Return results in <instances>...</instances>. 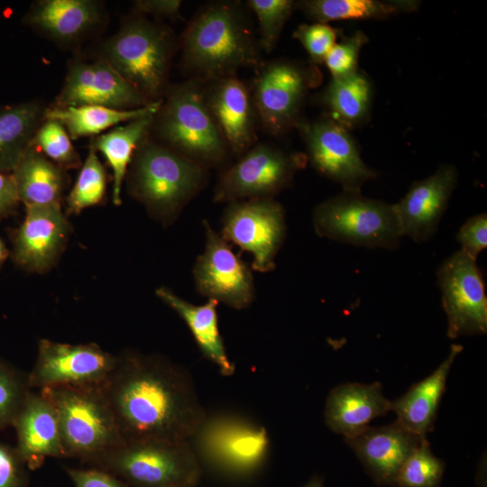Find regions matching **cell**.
<instances>
[{
  "label": "cell",
  "mask_w": 487,
  "mask_h": 487,
  "mask_svg": "<svg viewBox=\"0 0 487 487\" xmlns=\"http://www.w3.org/2000/svg\"><path fill=\"white\" fill-rule=\"evenodd\" d=\"M293 36L305 48L311 60L316 63L324 60L336 43L337 32L327 23H314L300 24Z\"/></svg>",
  "instance_id": "39"
},
{
  "label": "cell",
  "mask_w": 487,
  "mask_h": 487,
  "mask_svg": "<svg viewBox=\"0 0 487 487\" xmlns=\"http://www.w3.org/2000/svg\"><path fill=\"white\" fill-rule=\"evenodd\" d=\"M151 104L105 60H87L78 55L69 60L62 87L51 106L132 110Z\"/></svg>",
  "instance_id": "17"
},
{
  "label": "cell",
  "mask_w": 487,
  "mask_h": 487,
  "mask_svg": "<svg viewBox=\"0 0 487 487\" xmlns=\"http://www.w3.org/2000/svg\"><path fill=\"white\" fill-rule=\"evenodd\" d=\"M445 463L431 451L427 438L407 457L394 480V487H439Z\"/></svg>",
  "instance_id": "34"
},
{
  "label": "cell",
  "mask_w": 487,
  "mask_h": 487,
  "mask_svg": "<svg viewBox=\"0 0 487 487\" xmlns=\"http://www.w3.org/2000/svg\"><path fill=\"white\" fill-rule=\"evenodd\" d=\"M30 391L27 375L0 358V430L12 426Z\"/></svg>",
  "instance_id": "37"
},
{
  "label": "cell",
  "mask_w": 487,
  "mask_h": 487,
  "mask_svg": "<svg viewBox=\"0 0 487 487\" xmlns=\"http://www.w3.org/2000/svg\"><path fill=\"white\" fill-rule=\"evenodd\" d=\"M436 275L447 317L446 335L455 339L485 334L487 298L476 260L457 251L444 261Z\"/></svg>",
  "instance_id": "14"
},
{
  "label": "cell",
  "mask_w": 487,
  "mask_h": 487,
  "mask_svg": "<svg viewBox=\"0 0 487 487\" xmlns=\"http://www.w3.org/2000/svg\"><path fill=\"white\" fill-rule=\"evenodd\" d=\"M61 206L28 207L12 235L13 258L30 272L50 271L69 242L72 227Z\"/></svg>",
  "instance_id": "18"
},
{
  "label": "cell",
  "mask_w": 487,
  "mask_h": 487,
  "mask_svg": "<svg viewBox=\"0 0 487 487\" xmlns=\"http://www.w3.org/2000/svg\"><path fill=\"white\" fill-rule=\"evenodd\" d=\"M154 114L116 125L92 137L89 148L100 152L112 170V200L115 206L122 203V188L133 156L152 126Z\"/></svg>",
  "instance_id": "28"
},
{
  "label": "cell",
  "mask_w": 487,
  "mask_h": 487,
  "mask_svg": "<svg viewBox=\"0 0 487 487\" xmlns=\"http://www.w3.org/2000/svg\"><path fill=\"white\" fill-rule=\"evenodd\" d=\"M181 47L186 68L209 81L261 64L259 41L234 3H213L198 12L183 33Z\"/></svg>",
  "instance_id": "2"
},
{
  "label": "cell",
  "mask_w": 487,
  "mask_h": 487,
  "mask_svg": "<svg viewBox=\"0 0 487 487\" xmlns=\"http://www.w3.org/2000/svg\"><path fill=\"white\" fill-rule=\"evenodd\" d=\"M125 180L130 195L149 215L169 225L204 188L207 169L148 135L137 147Z\"/></svg>",
  "instance_id": "3"
},
{
  "label": "cell",
  "mask_w": 487,
  "mask_h": 487,
  "mask_svg": "<svg viewBox=\"0 0 487 487\" xmlns=\"http://www.w3.org/2000/svg\"><path fill=\"white\" fill-rule=\"evenodd\" d=\"M161 100L132 110H119L102 106L64 107L50 106L45 109L44 119L60 123L71 140L87 136L95 137L116 125L156 113Z\"/></svg>",
  "instance_id": "30"
},
{
  "label": "cell",
  "mask_w": 487,
  "mask_h": 487,
  "mask_svg": "<svg viewBox=\"0 0 487 487\" xmlns=\"http://www.w3.org/2000/svg\"><path fill=\"white\" fill-rule=\"evenodd\" d=\"M391 403L378 381L341 384L326 399V424L345 438L353 437L367 428L372 420L391 411Z\"/></svg>",
  "instance_id": "24"
},
{
  "label": "cell",
  "mask_w": 487,
  "mask_h": 487,
  "mask_svg": "<svg viewBox=\"0 0 487 487\" xmlns=\"http://www.w3.org/2000/svg\"><path fill=\"white\" fill-rule=\"evenodd\" d=\"M283 207L274 198L229 203L222 217L220 235L253 255L252 268L269 272L286 237Z\"/></svg>",
  "instance_id": "11"
},
{
  "label": "cell",
  "mask_w": 487,
  "mask_h": 487,
  "mask_svg": "<svg viewBox=\"0 0 487 487\" xmlns=\"http://www.w3.org/2000/svg\"><path fill=\"white\" fill-rule=\"evenodd\" d=\"M457 178L455 166L442 165L433 175L413 183L406 195L391 205L401 236L423 243L435 234Z\"/></svg>",
  "instance_id": "19"
},
{
  "label": "cell",
  "mask_w": 487,
  "mask_h": 487,
  "mask_svg": "<svg viewBox=\"0 0 487 487\" xmlns=\"http://www.w3.org/2000/svg\"><path fill=\"white\" fill-rule=\"evenodd\" d=\"M317 78L310 69L286 60L260 67L252 100L257 119L269 133L278 135L297 124L303 101Z\"/></svg>",
  "instance_id": "12"
},
{
  "label": "cell",
  "mask_w": 487,
  "mask_h": 487,
  "mask_svg": "<svg viewBox=\"0 0 487 487\" xmlns=\"http://www.w3.org/2000/svg\"><path fill=\"white\" fill-rule=\"evenodd\" d=\"M28 469L15 446L0 442V487H27Z\"/></svg>",
  "instance_id": "41"
},
{
  "label": "cell",
  "mask_w": 487,
  "mask_h": 487,
  "mask_svg": "<svg viewBox=\"0 0 487 487\" xmlns=\"http://www.w3.org/2000/svg\"><path fill=\"white\" fill-rule=\"evenodd\" d=\"M12 175L20 202L25 207L61 206L63 193L69 184L67 171L31 145Z\"/></svg>",
  "instance_id": "26"
},
{
  "label": "cell",
  "mask_w": 487,
  "mask_h": 487,
  "mask_svg": "<svg viewBox=\"0 0 487 487\" xmlns=\"http://www.w3.org/2000/svg\"><path fill=\"white\" fill-rule=\"evenodd\" d=\"M247 5L255 14L259 23V44L261 50L271 51L282 29L297 7L292 0H249Z\"/></svg>",
  "instance_id": "36"
},
{
  "label": "cell",
  "mask_w": 487,
  "mask_h": 487,
  "mask_svg": "<svg viewBox=\"0 0 487 487\" xmlns=\"http://www.w3.org/2000/svg\"><path fill=\"white\" fill-rule=\"evenodd\" d=\"M155 293L185 321L203 354L218 366L223 375H232L234 366L226 354L218 328V302L208 299L203 305H194L166 287L158 288Z\"/></svg>",
  "instance_id": "27"
},
{
  "label": "cell",
  "mask_w": 487,
  "mask_h": 487,
  "mask_svg": "<svg viewBox=\"0 0 487 487\" xmlns=\"http://www.w3.org/2000/svg\"><path fill=\"white\" fill-rule=\"evenodd\" d=\"M312 166L325 177L339 183L344 191L360 193L362 186L376 178L363 161L358 148L339 123L330 119L298 122Z\"/></svg>",
  "instance_id": "16"
},
{
  "label": "cell",
  "mask_w": 487,
  "mask_h": 487,
  "mask_svg": "<svg viewBox=\"0 0 487 487\" xmlns=\"http://www.w3.org/2000/svg\"><path fill=\"white\" fill-rule=\"evenodd\" d=\"M12 426L15 448L29 469L40 467L47 457H64L57 412L41 391H29Z\"/></svg>",
  "instance_id": "23"
},
{
  "label": "cell",
  "mask_w": 487,
  "mask_h": 487,
  "mask_svg": "<svg viewBox=\"0 0 487 487\" xmlns=\"http://www.w3.org/2000/svg\"><path fill=\"white\" fill-rule=\"evenodd\" d=\"M116 363V355L98 345L41 339L35 363L27 374L31 390L57 386H99Z\"/></svg>",
  "instance_id": "13"
},
{
  "label": "cell",
  "mask_w": 487,
  "mask_h": 487,
  "mask_svg": "<svg viewBox=\"0 0 487 487\" xmlns=\"http://www.w3.org/2000/svg\"><path fill=\"white\" fill-rule=\"evenodd\" d=\"M463 346L452 345L445 361L427 378L412 385L401 397L391 401L396 421L409 432L426 436L434 429L437 409L446 391V379Z\"/></svg>",
  "instance_id": "25"
},
{
  "label": "cell",
  "mask_w": 487,
  "mask_h": 487,
  "mask_svg": "<svg viewBox=\"0 0 487 487\" xmlns=\"http://www.w3.org/2000/svg\"><path fill=\"white\" fill-rule=\"evenodd\" d=\"M20 203L12 173L0 172V219L14 213Z\"/></svg>",
  "instance_id": "44"
},
{
  "label": "cell",
  "mask_w": 487,
  "mask_h": 487,
  "mask_svg": "<svg viewBox=\"0 0 487 487\" xmlns=\"http://www.w3.org/2000/svg\"><path fill=\"white\" fill-rule=\"evenodd\" d=\"M134 10L141 14L157 17L177 18L179 15V0H138L133 2Z\"/></svg>",
  "instance_id": "43"
},
{
  "label": "cell",
  "mask_w": 487,
  "mask_h": 487,
  "mask_svg": "<svg viewBox=\"0 0 487 487\" xmlns=\"http://www.w3.org/2000/svg\"><path fill=\"white\" fill-rule=\"evenodd\" d=\"M173 51L171 31L138 15L125 20L100 44L97 57L154 103L161 101L168 89Z\"/></svg>",
  "instance_id": "4"
},
{
  "label": "cell",
  "mask_w": 487,
  "mask_h": 487,
  "mask_svg": "<svg viewBox=\"0 0 487 487\" xmlns=\"http://www.w3.org/2000/svg\"><path fill=\"white\" fill-rule=\"evenodd\" d=\"M99 387L124 442L189 440L206 418L188 374L161 355L120 353Z\"/></svg>",
  "instance_id": "1"
},
{
  "label": "cell",
  "mask_w": 487,
  "mask_h": 487,
  "mask_svg": "<svg viewBox=\"0 0 487 487\" xmlns=\"http://www.w3.org/2000/svg\"><path fill=\"white\" fill-rule=\"evenodd\" d=\"M367 41L363 32H356L332 47L324 60L332 78L347 76L357 70L360 51Z\"/></svg>",
  "instance_id": "38"
},
{
  "label": "cell",
  "mask_w": 487,
  "mask_h": 487,
  "mask_svg": "<svg viewBox=\"0 0 487 487\" xmlns=\"http://www.w3.org/2000/svg\"><path fill=\"white\" fill-rule=\"evenodd\" d=\"M152 126L159 142L206 169L220 166L228 146L195 81L168 87Z\"/></svg>",
  "instance_id": "5"
},
{
  "label": "cell",
  "mask_w": 487,
  "mask_h": 487,
  "mask_svg": "<svg viewBox=\"0 0 487 487\" xmlns=\"http://www.w3.org/2000/svg\"><path fill=\"white\" fill-rule=\"evenodd\" d=\"M424 438L427 437L409 432L395 421L382 427H368L345 439L377 484L392 486L401 465Z\"/></svg>",
  "instance_id": "22"
},
{
  "label": "cell",
  "mask_w": 487,
  "mask_h": 487,
  "mask_svg": "<svg viewBox=\"0 0 487 487\" xmlns=\"http://www.w3.org/2000/svg\"><path fill=\"white\" fill-rule=\"evenodd\" d=\"M204 91L210 114L222 133L228 149L243 154L253 147L257 119L252 96L235 76L211 81Z\"/></svg>",
  "instance_id": "21"
},
{
  "label": "cell",
  "mask_w": 487,
  "mask_h": 487,
  "mask_svg": "<svg viewBox=\"0 0 487 487\" xmlns=\"http://www.w3.org/2000/svg\"><path fill=\"white\" fill-rule=\"evenodd\" d=\"M198 484L196 483H184V484H175V485H169V486H163V487H197Z\"/></svg>",
  "instance_id": "47"
},
{
  "label": "cell",
  "mask_w": 487,
  "mask_h": 487,
  "mask_svg": "<svg viewBox=\"0 0 487 487\" xmlns=\"http://www.w3.org/2000/svg\"><path fill=\"white\" fill-rule=\"evenodd\" d=\"M39 100L0 105V172L12 173L44 119Z\"/></svg>",
  "instance_id": "29"
},
{
  "label": "cell",
  "mask_w": 487,
  "mask_h": 487,
  "mask_svg": "<svg viewBox=\"0 0 487 487\" xmlns=\"http://www.w3.org/2000/svg\"><path fill=\"white\" fill-rule=\"evenodd\" d=\"M8 254H9L8 249L6 248L5 243L3 242V240L0 237V270H1V267L3 266L4 262L7 259Z\"/></svg>",
  "instance_id": "45"
},
{
  "label": "cell",
  "mask_w": 487,
  "mask_h": 487,
  "mask_svg": "<svg viewBox=\"0 0 487 487\" xmlns=\"http://www.w3.org/2000/svg\"><path fill=\"white\" fill-rule=\"evenodd\" d=\"M188 441L198 461L232 478H245L256 473L270 446L263 427L231 414L206 416Z\"/></svg>",
  "instance_id": "8"
},
{
  "label": "cell",
  "mask_w": 487,
  "mask_h": 487,
  "mask_svg": "<svg viewBox=\"0 0 487 487\" xmlns=\"http://www.w3.org/2000/svg\"><path fill=\"white\" fill-rule=\"evenodd\" d=\"M317 235L369 248L394 249L401 237L391 205L343 191L318 204L312 216Z\"/></svg>",
  "instance_id": "9"
},
{
  "label": "cell",
  "mask_w": 487,
  "mask_h": 487,
  "mask_svg": "<svg viewBox=\"0 0 487 487\" xmlns=\"http://www.w3.org/2000/svg\"><path fill=\"white\" fill-rule=\"evenodd\" d=\"M306 162L304 154L288 152L268 143L254 145L221 173L213 200L232 203L273 198L292 183L296 172Z\"/></svg>",
  "instance_id": "10"
},
{
  "label": "cell",
  "mask_w": 487,
  "mask_h": 487,
  "mask_svg": "<svg viewBox=\"0 0 487 487\" xmlns=\"http://www.w3.org/2000/svg\"><path fill=\"white\" fill-rule=\"evenodd\" d=\"M105 13L104 5L95 0H39L23 20L53 42L75 47L104 25Z\"/></svg>",
  "instance_id": "20"
},
{
  "label": "cell",
  "mask_w": 487,
  "mask_h": 487,
  "mask_svg": "<svg viewBox=\"0 0 487 487\" xmlns=\"http://www.w3.org/2000/svg\"><path fill=\"white\" fill-rule=\"evenodd\" d=\"M456 240L461 245L460 251L476 260L487 246V215L482 213L467 219L460 227Z\"/></svg>",
  "instance_id": "40"
},
{
  "label": "cell",
  "mask_w": 487,
  "mask_h": 487,
  "mask_svg": "<svg viewBox=\"0 0 487 487\" xmlns=\"http://www.w3.org/2000/svg\"><path fill=\"white\" fill-rule=\"evenodd\" d=\"M304 487H323V481L318 476H314Z\"/></svg>",
  "instance_id": "46"
},
{
  "label": "cell",
  "mask_w": 487,
  "mask_h": 487,
  "mask_svg": "<svg viewBox=\"0 0 487 487\" xmlns=\"http://www.w3.org/2000/svg\"><path fill=\"white\" fill-rule=\"evenodd\" d=\"M87 464L109 472L132 487L198 484L202 473L188 440L124 442Z\"/></svg>",
  "instance_id": "7"
},
{
  "label": "cell",
  "mask_w": 487,
  "mask_h": 487,
  "mask_svg": "<svg viewBox=\"0 0 487 487\" xmlns=\"http://www.w3.org/2000/svg\"><path fill=\"white\" fill-rule=\"evenodd\" d=\"M65 470L75 487H128L121 479L102 469L66 467Z\"/></svg>",
  "instance_id": "42"
},
{
  "label": "cell",
  "mask_w": 487,
  "mask_h": 487,
  "mask_svg": "<svg viewBox=\"0 0 487 487\" xmlns=\"http://www.w3.org/2000/svg\"><path fill=\"white\" fill-rule=\"evenodd\" d=\"M417 1L305 0L297 7L315 23L384 18L417 9Z\"/></svg>",
  "instance_id": "31"
},
{
  "label": "cell",
  "mask_w": 487,
  "mask_h": 487,
  "mask_svg": "<svg viewBox=\"0 0 487 487\" xmlns=\"http://www.w3.org/2000/svg\"><path fill=\"white\" fill-rule=\"evenodd\" d=\"M107 188V175L97 152L89 148L88 153L66 198V215H78L83 210L104 201Z\"/></svg>",
  "instance_id": "33"
},
{
  "label": "cell",
  "mask_w": 487,
  "mask_h": 487,
  "mask_svg": "<svg viewBox=\"0 0 487 487\" xmlns=\"http://www.w3.org/2000/svg\"><path fill=\"white\" fill-rule=\"evenodd\" d=\"M39 391L57 412L64 457L87 464L124 443L99 386H57Z\"/></svg>",
  "instance_id": "6"
},
{
  "label": "cell",
  "mask_w": 487,
  "mask_h": 487,
  "mask_svg": "<svg viewBox=\"0 0 487 487\" xmlns=\"http://www.w3.org/2000/svg\"><path fill=\"white\" fill-rule=\"evenodd\" d=\"M323 102L330 119L345 128L359 124L369 113L372 86L360 71L340 78H332L323 95Z\"/></svg>",
  "instance_id": "32"
},
{
  "label": "cell",
  "mask_w": 487,
  "mask_h": 487,
  "mask_svg": "<svg viewBox=\"0 0 487 487\" xmlns=\"http://www.w3.org/2000/svg\"><path fill=\"white\" fill-rule=\"evenodd\" d=\"M206 234L204 252L193 267L198 292L208 299L243 309L255 298V285L251 268L231 249L210 225L203 221Z\"/></svg>",
  "instance_id": "15"
},
{
  "label": "cell",
  "mask_w": 487,
  "mask_h": 487,
  "mask_svg": "<svg viewBox=\"0 0 487 487\" xmlns=\"http://www.w3.org/2000/svg\"><path fill=\"white\" fill-rule=\"evenodd\" d=\"M30 145L66 171L82 165L71 138L58 121L43 119Z\"/></svg>",
  "instance_id": "35"
}]
</instances>
